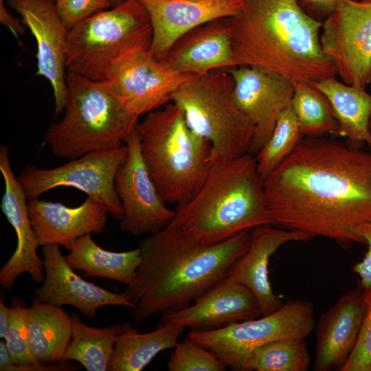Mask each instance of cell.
Wrapping results in <instances>:
<instances>
[{
  "instance_id": "1",
  "label": "cell",
  "mask_w": 371,
  "mask_h": 371,
  "mask_svg": "<svg viewBox=\"0 0 371 371\" xmlns=\"http://www.w3.org/2000/svg\"><path fill=\"white\" fill-rule=\"evenodd\" d=\"M264 187L273 225L344 248L363 243L353 229L371 223V153L308 137L264 178Z\"/></svg>"
},
{
  "instance_id": "2",
  "label": "cell",
  "mask_w": 371,
  "mask_h": 371,
  "mask_svg": "<svg viewBox=\"0 0 371 371\" xmlns=\"http://www.w3.org/2000/svg\"><path fill=\"white\" fill-rule=\"evenodd\" d=\"M249 242L245 231L205 245L170 225L150 234L139 247L141 262L135 279L124 291L134 304L135 321L191 305L228 276Z\"/></svg>"
},
{
  "instance_id": "3",
  "label": "cell",
  "mask_w": 371,
  "mask_h": 371,
  "mask_svg": "<svg viewBox=\"0 0 371 371\" xmlns=\"http://www.w3.org/2000/svg\"><path fill=\"white\" fill-rule=\"evenodd\" d=\"M228 20L238 67H258L295 84L337 75L322 49V23L297 0H242Z\"/></svg>"
},
{
  "instance_id": "4",
  "label": "cell",
  "mask_w": 371,
  "mask_h": 371,
  "mask_svg": "<svg viewBox=\"0 0 371 371\" xmlns=\"http://www.w3.org/2000/svg\"><path fill=\"white\" fill-rule=\"evenodd\" d=\"M264 187L254 156L213 163L197 193L177 206L168 225L205 245L223 242L255 227L272 225Z\"/></svg>"
},
{
  "instance_id": "5",
  "label": "cell",
  "mask_w": 371,
  "mask_h": 371,
  "mask_svg": "<svg viewBox=\"0 0 371 371\" xmlns=\"http://www.w3.org/2000/svg\"><path fill=\"white\" fill-rule=\"evenodd\" d=\"M142 153L159 194L177 206L190 201L213 165L210 142L188 126L174 102L146 114L136 126Z\"/></svg>"
},
{
  "instance_id": "6",
  "label": "cell",
  "mask_w": 371,
  "mask_h": 371,
  "mask_svg": "<svg viewBox=\"0 0 371 371\" xmlns=\"http://www.w3.org/2000/svg\"><path fill=\"white\" fill-rule=\"evenodd\" d=\"M66 82L64 115L51 124L44 137L52 153L74 159L123 146L139 123V116L103 81L67 71Z\"/></svg>"
},
{
  "instance_id": "7",
  "label": "cell",
  "mask_w": 371,
  "mask_h": 371,
  "mask_svg": "<svg viewBox=\"0 0 371 371\" xmlns=\"http://www.w3.org/2000/svg\"><path fill=\"white\" fill-rule=\"evenodd\" d=\"M152 27L148 14L138 0H123L69 30L66 69L87 79L108 78L118 60L140 46H150Z\"/></svg>"
},
{
  "instance_id": "8",
  "label": "cell",
  "mask_w": 371,
  "mask_h": 371,
  "mask_svg": "<svg viewBox=\"0 0 371 371\" xmlns=\"http://www.w3.org/2000/svg\"><path fill=\"white\" fill-rule=\"evenodd\" d=\"M234 80L227 69L192 75L172 93L190 128L208 140L213 163L249 153L254 128L237 106Z\"/></svg>"
},
{
  "instance_id": "9",
  "label": "cell",
  "mask_w": 371,
  "mask_h": 371,
  "mask_svg": "<svg viewBox=\"0 0 371 371\" xmlns=\"http://www.w3.org/2000/svg\"><path fill=\"white\" fill-rule=\"evenodd\" d=\"M313 304L291 300L276 312L218 329L190 330L187 338L213 352L232 370L245 371L255 350L285 338L304 339L315 327Z\"/></svg>"
},
{
  "instance_id": "10",
  "label": "cell",
  "mask_w": 371,
  "mask_h": 371,
  "mask_svg": "<svg viewBox=\"0 0 371 371\" xmlns=\"http://www.w3.org/2000/svg\"><path fill=\"white\" fill-rule=\"evenodd\" d=\"M127 153L126 145L87 154L64 165L43 168L28 164L17 179L28 199L60 186L73 187L99 201L114 218L123 219L122 204L115 179Z\"/></svg>"
},
{
  "instance_id": "11",
  "label": "cell",
  "mask_w": 371,
  "mask_h": 371,
  "mask_svg": "<svg viewBox=\"0 0 371 371\" xmlns=\"http://www.w3.org/2000/svg\"><path fill=\"white\" fill-rule=\"evenodd\" d=\"M322 49L341 81L366 89L371 82V0H348L322 25Z\"/></svg>"
},
{
  "instance_id": "12",
  "label": "cell",
  "mask_w": 371,
  "mask_h": 371,
  "mask_svg": "<svg viewBox=\"0 0 371 371\" xmlns=\"http://www.w3.org/2000/svg\"><path fill=\"white\" fill-rule=\"evenodd\" d=\"M150 47L140 46L127 52L103 81L139 117L170 102L172 93L192 76L156 58Z\"/></svg>"
},
{
  "instance_id": "13",
  "label": "cell",
  "mask_w": 371,
  "mask_h": 371,
  "mask_svg": "<svg viewBox=\"0 0 371 371\" xmlns=\"http://www.w3.org/2000/svg\"><path fill=\"white\" fill-rule=\"evenodd\" d=\"M125 144L127 153L115 179L124 213L120 228L133 236L158 232L172 221L175 210L166 206L157 192L142 155L136 128Z\"/></svg>"
},
{
  "instance_id": "14",
  "label": "cell",
  "mask_w": 371,
  "mask_h": 371,
  "mask_svg": "<svg viewBox=\"0 0 371 371\" xmlns=\"http://www.w3.org/2000/svg\"><path fill=\"white\" fill-rule=\"evenodd\" d=\"M227 70L234 80V101L254 128L248 153L255 157L271 137L281 113L291 104L295 83L255 67Z\"/></svg>"
},
{
  "instance_id": "15",
  "label": "cell",
  "mask_w": 371,
  "mask_h": 371,
  "mask_svg": "<svg viewBox=\"0 0 371 371\" xmlns=\"http://www.w3.org/2000/svg\"><path fill=\"white\" fill-rule=\"evenodd\" d=\"M54 0H8L23 23L34 35L37 45V76L51 84L55 99V116L64 111L67 99L66 47L69 30Z\"/></svg>"
},
{
  "instance_id": "16",
  "label": "cell",
  "mask_w": 371,
  "mask_h": 371,
  "mask_svg": "<svg viewBox=\"0 0 371 371\" xmlns=\"http://www.w3.org/2000/svg\"><path fill=\"white\" fill-rule=\"evenodd\" d=\"M0 171L5 183L1 209L17 237L15 251L0 269V285L11 291L17 277L25 272L35 282H43L45 270L37 254L40 245L30 217L27 196L12 170L8 148L5 145L0 147Z\"/></svg>"
},
{
  "instance_id": "17",
  "label": "cell",
  "mask_w": 371,
  "mask_h": 371,
  "mask_svg": "<svg viewBox=\"0 0 371 371\" xmlns=\"http://www.w3.org/2000/svg\"><path fill=\"white\" fill-rule=\"evenodd\" d=\"M45 280L34 291L41 302L62 307L71 305L89 319L104 306L134 308L126 295L106 290L78 276L68 265L58 245L43 246Z\"/></svg>"
},
{
  "instance_id": "18",
  "label": "cell",
  "mask_w": 371,
  "mask_h": 371,
  "mask_svg": "<svg viewBox=\"0 0 371 371\" xmlns=\"http://www.w3.org/2000/svg\"><path fill=\"white\" fill-rule=\"evenodd\" d=\"M261 315L259 302L254 293L226 277L189 306L163 313L161 324L207 331Z\"/></svg>"
},
{
  "instance_id": "19",
  "label": "cell",
  "mask_w": 371,
  "mask_h": 371,
  "mask_svg": "<svg viewBox=\"0 0 371 371\" xmlns=\"http://www.w3.org/2000/svg\"><path fill=\"white\" fill-rule=\"evenodd\" d=\"M152 27L150 53L163 60L172 46L188 32L209 21L236 16L242 0H138Z\"/></svg>"
},
{
  "instance_id": "20",
  "label": "cell",
  "mask_w": 371,
  "mask_h": 371,
  "mask_svg": "<svg viewBox=\"0 0 371 371\" xmlns=\"http://www.w3.org/2000/svg\"><path fill=\"white\" fill-rule=\"evenodd\" d=\"M365 310L364 291L358 287L344 293L320 315L315 371H341L357 342Z\"/></svg>"
},
{
  "instance_id": "21",
  "label": "cell",
  "mask_w": 371,
  "mask_h": 371,
  "mask_svg": "<svg viewBox=\"0 0 371 371\" xmlns=\"http://www.w3.org/2000/svg\"><path fill=\"white\" fill-rule=\"evenodd\" d=\"M311 238L304 232L273 225L255 227L250 233L247 250L232 267L227 278L245 286L254 293L262 315L271 314L284 304L271 286L269 265L271 256L286 243Z\"/></svg>"
},
{
  "instance_id": "22",
  "label": "cell",
  "mask_w": 371,
  "mask_h": 371,
  "mask_svg": "<svg viewBox=\"0 0 371 371\" xmlns=\"http://www.w3.org/2000/svg\"><path fill=\"white\" fill-rule=\"evenodd\" d=\"M29 214L40 246L56 245L70 250L74 242L87 234L102 233L107 223L106 209L87 196L77 207L38 198L28 201Z\"/></svg>"
},
{
  "instance_id": "23",
  "label": "cell",
  "mask_w": 371,
  "mask_h": 371,
  "mask_svg": "<svg viewBox=\"0 0 371 371\" xmlns=\"http://www.w3.org/2000/svg\"><path fill=\"white\" fill-rule=\"evenodd\" d=\"M162 60L177 72L190 75L238 67L228 18L209 21L188 32Z\"/></svg>"
},
{
  "instance_id": "24",
  "label": "cell",
  "mask_w": 371,
  "mask_h": 371,
  "mask_svg": "<svg viewBox=\"0 0 371 371\" xmlns=\"http://www.w3.org/2000/svg\"><path fill=\"white\" fill-rule=\"evenodd\" d=\"M328 98L338 123L337 135L346 138V144L361 149L367 144L371 150V94L366 89L347 85L335 77L313 83Z\"/></svg>"
},
{
  "instance_id": "25",
  "label": "cell",
  "mask_w": 371,
  "mask_h": 371,
  "mask_svg": "<svg viewBox=\"0 0 371 371\" xmlns=\"http://www.w3.org/2000/svg\"><path fill=\"white\" fill-rule=\"evenodd\" d=\"M29 344L42 363L62 361L72 337L71 315L60 306L34 298L27 311Z\"/></svg>"
},
{
  "instance_id": "26",
  "label": "cell",
  "mask_w": 371,
  "mask_h": 371,
  "mask_svg": "<svg viewBox=\"0 0 371 371\" xmlns=\"http://www.w3.org/2000/svg\"><path fill=\"white\" fill-rule=\"evenodd\" d=\"M69 254L65 256L74 269L85 277L104 278L131 285L141 262L140 248L117 252L104 249L93 240L91 234L78 238Z\"/></svg>"
},
{
  "instance_id": "27",
  "label": "cell",
  "mask_w": 371,
  "mask_h": 371,
  "mask_svg": "<svg viewBox=\"0 0 371 371\" xmlns=\"http://www.w3.org/2000/svg\"><path fill=\"white\" fill-rule=\"evenodd\" d=\"M183 329L160 324L151 332L140 333L126 323L115 343L108 370H142L159 353L174 348Z\"/></svg>"
},
{
  "instance_id": "28",
  "label": "cell",
  "mask_w": 371,
  "mask_h": 371,
  "mask_svg": "<svg viewBox=\"0 0 371 371\" xmlns=\"http://www.w3.org/2000/svg\"><path fill=\"white\" fill-rule=\"evenodd\" d=\"M71 317L72 337L62 361H76L87 371L108 370L115 343L126 324L98 328L85 324L76 313Z\"/></svg>"
},
{
  "instance_id": "29",
  "label": "cell",
  "mask_w": 371,
  "mask_h": 371,
  "mask_svg": "<svg viewBox=\"0 0 371 371\" xmlns=\"http://www.w3.org/2000/svg\"><path fill=\"white\" fill-rule=\"evenodd\" d=\"M291 106L303 136L337 135L338 123L332 106L326 96L313 83L295 84Z\"/></svg>"
},
{
  "instance_id": "30",
  "label": "cell",
  "mask_w": 371,
  "mask_h": 371,
  "mask_svg": "<svg viewBox=\"0 0 371 371\" xmlns=\"http://www.w3.org/2000/svg\"><path fill=\"white\" fill-rule=\"evenodd\" d=\"M12 315L10 326L4 337L13 362L6 371H69L76 366L63 361L52 365L39 362L33 355L30 344L27 311L25 302L19 298L11 299Z\"/></svg>"
},
{
  "instance_id": "31",
  "label": "cell",
  "mask_w": 371,
  "mask_h": 371,
  "mask_svg": "<svg viewBox=\"0 0 371 371\" xmlns=\"http://www.w3.org/2000/svg\"><path fill=\"white\" fill-rule=\"evenodd\" d=\"M311 361L304 339H280L255 350L245 371H307Z\"/></svg>"
},
{
  "instance_id": "32",
  "label": "cell",
  "mask_w": 371,
  "mask_h": 371,
  "mask_svg": "<svg viewBox=\"0 0 371 371\" xmlns=\"http://www.w3.org/2000/svg\"><path fill=\"white\" fill-rule=\"evenodd\" d=\"M303 137L291 104L281 113L271 137L255 156L263 179L295 150Z\"/></svg>"
},
{
  "instance_id": "33",
  "label": "cell",
  "mask_w": 371,
  "mask_h": 371,
  "mask_svg": "<svg viewBox=\"0 0 371 371\" xmlns=\"http://www.w3.org/2000/svg\"><path fill=\"white\" fill-rule=\"evenodd\" d=\"M227 368L213 352L188 338L176 344L167 366L169 371H225Z\"/></svg>"
},
{
  "instance_id": "34",
  "label": "cell",
  "mask_w": 371,
  "mask_h": 371,
  "mask_svg": "<svg viewBox=\"0 0 371 371\" xmlns=\"http://www.w3.org/2000/svg\"><path fill=\"white\" fill-rule=\"evenodd\" d=\"M365 314L357 342L341 371H371V287L364 291Z\"/></svg>"
},
{
  "instance_id": "35",
  "label": "cell",
  "mask_w": 371,
  "mask_h": 371,
  "mask_svg": "<svg viewBox=\"0 0 371 371\" xmlns=\"http://www.w3.org/2000/svg\"><path fill=\"white\" fill-rule=\"evenodd\" d=\"M55 4L69 30L98 12L111 6L109 0H56Z\"/></svg>"
},
{
  "instance_id": "36",
  "label": "cell",
  "mask_w": 371,
  "mask_h": 371,
  "mask_svg": "<svg viewBox=\"0 0 371 371\" xmlns=\"http://www.w3.org/2000/svg\"><path fill=\"white\" fill-rule=\"evenodd\" d=\"M353 233L367 246L363 258L352 267L353 272L359 277L358 287L366 291L371 287V223L356 227Z\"/></svg>"
},
{
  "instance_id": "37",
  "label": "cell",
  "mask_w": 371,
  "mask_h": 371,
  "mask_svg": "<svg viewBox=\"0 0 371 371\" xmlns=\"http://www.w3.org/2000/svg\"><path fill=\"white\" fill-rule=\"evenodd\" d=\"M302 8L312 17L326 18L348 0H297Z\"/></svg>"
},
{
  "instance_id": "38",
  "label": "cell",
  "mask_w": 371,
  "mask_h": 371,
  "mask_svg": "<svg viewBox=\"0 0 371 371\" xmlns=\"http://www.w3.org/2000/svg\"><path fill=\"white\" fill-rule=\"evenodd\" d=\"M0 23L5 26L19 39V36L25 32V27L23 22L14 19L8 12L5 0H0Z\"/></svg>"
},
{
  "instance_id": "39",
  "label": "cell",
  "mask_w": 371,
  "mask_h": 371,
  "mask_svg": "<svg viewBox=\"0 0 371 371\" xmlns=\"http://www.w3.org/2000/svg\"><path fill=\"white\" fill-rule=\"evenodd\" d=\"M4 296L0 297V338L4 339L10 326L12 308L5 304Z\"/></svg>"
},
{
  "instance_id": "40",
  "label": "cell",
  "mask_w": 371,
  "mask_h": 371,
  "mask_svg": "<svg viewBox=\"0 0 371 371\" xmlns=\"http://www.w3.org/2000/svg\"><path fill=\"white\" fill-rule=\"evenodd\" d=\"M109 1L110 3H111V6H115L117 3L122 1L123 0H109Z\"/></svg>"
},
{
  "instance_id": "41",
  "label": "cell",
  "mask_w": 371,
  "mask_h": 371,
  "mask_svg": "<svg viewBox=\"0 0 371 371\" xmlns=\"http://www.w3.org/2000/svg\"><path fill=\"white\" fill-rule=\"evenodd\" d=\"M368 128H369V131H370V132L371 133V117H370V119Z\"/></svg>"
},
{
  "instance_id": "42",
  "label": "cell",
  "mask_w": 371,
  "mask_h": 371,
  "mask_svg": "<svg viewBox=\"0 0 371 371\" xmlns=\"http://www.w3.org/2000/svg\"><path fill=\"white\" fill-rule=\"evenodd\" d=\"M54 1H56V0H54Z\"/></svg>"
}]
</instances>
